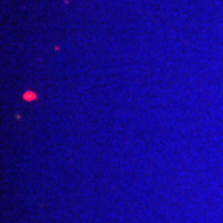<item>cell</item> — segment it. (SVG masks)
<instances>
[{"label":"cell","instance_id":"cell-1","mask_svg":"<svg viewBox=\"0 0 223 223\" xmlns=\"http://www.w3.org/2000/svg\"><path fill=\"white\" fill-rule=\"evenodd\" d=\"M35 98H36V94H35V93H32V92H27V93H25V94H24V99H26V101H32Z\"/></svg>","mask_w":223,"mask_h":223}]
</instances>
